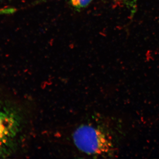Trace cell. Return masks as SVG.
<instances>
[{"instance_id":"cell-2","label":"cell","mask_w":159,"mask_h":159,"mask_svg":"<svg viewBox=\"0 0 159 159\" xmlns=\"http://www.w3.org/2000/svg\"><path fill=\"white\" fill-rule=\"evenodd\" d=\"M73 139L79 150L93 156H111L113 145L111 138L99 127L82 125L74 132Z\"/></svg>"},{"instance_id":"cell-4","label":"cell","mask_w":159,"mask_h":159,"mask_svg":"<svg viewBox=\"0 0 159 159\" xmlns=\"http://www.w3.org/2000/svg\"><path fill=\"white\" fill-rule=\"evenodd\" d=\"M114 1L123 3H128L129 2H130V0H114Z\"/></svg>"},{"instance_id":"cell-1","label":"cell","mask_w":159,"mask_h":159,"mask_svg":"<svg viewBox=\"0 0 159 159\" xmlns=\"http://www.w3.org/2000/svg\"><path fill=\"white\" fill-rule=\"evenodd\" d=\"M23 124L22 114L17 107L0 100V158L11 155L17 148Z\"/></svg>"},{"instance_id":"cell-3","label":"cell","mask_w":159,"mask_h":159,"mask_svg":"<svg viewBox=\"0 0 159 159\" xmlns=\"http://www.w3.org/2000/svg\"><path fill=\"white\" fill-rule=\"evenodd\" d=\"M93 0H69L71 6L74 9L80 11L87 7Z\"/></svg>"}]
</instances>
